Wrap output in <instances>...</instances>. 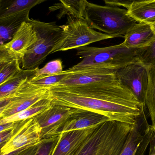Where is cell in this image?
<instances>
[{
  "mask_svg": "<svg viewBox=\"0 0 155 155\" xmlns=\"http://www.w3.org/2000/svg\"><path fill=\"white\" fill-rule=\"evenodd\" d=\"M52 103L90 111L133 125L145 105L118 79L84 85L49 87Z\"/></svg>",
  "mask_w": 155,
  "mask_h": 155,
  "instance_id": "1",
  "label": "cell"
},
{
  "mask_svg": "<svg viewBox=\"0 0 155 155\" xmlns=\"http://www.w3.org/2000/svg\"><path fill=\"white\" fill-rule=\"evenodd\" d=\"M37 36L36 42L26 52L21 60L22 70L39 67L59 40L62 29L55 22H45L30 19Z\"/></svg>",
  "mask_w": 155,
  "mask_h": 155,
  "instance_id": "5",
  "label": "cell"
},
{
  "mask_svg": "<svg viewBox=\"0 0 155 155\" xmlns=\"http://www.w3.org/2000/svg\"><path fill=\"white\" fill-rule=\"evenodd\" d=\"M155 154V132L150 143L149 155Z\"/></svg>",
  "mask_w": 155,
  "mask_h": 155,
  "instance_id": "36",
  "label": "cell"
},
{
  "mask_svg": "<svg viewBox=\"0 0 155 155\" xmlns=\"http://www.w3.org/2000/svg\"><path fill=\"white\" fill-rule=\"evenodd\" d=\"M86 0L60 1L49 7L51 12L59 11L57 17L61 19L65 15L83 19V13Z\"/></svg>",
  "mask_w": 155,
  "mask_h": 155,
  "instance_id": "20",
  "label": "cell"
},
{
  "mask_svg": "<svg viewBox=\"0 0 155 155\" xmlns=\"http://www.w3.org/2000/svg\"><path fill=\"white\" fill-rule=\"evenodd\" d=\"M109 121L107 117L100 114L79 109L63 126L59 135L61 133L86 129Z\"/></svg>",
  "mask_w": 155,
  "mask_h": 155,
  "instance_id": "14",
  "label": "cell"
},
{
  "mask_svg": "<svg viewBox=\"0 0 155 155\" xmlns=\"http://www.w3.org/2000/svg\"><path fill=\"white\" fill-rule=\"evenodd\" d=\"M76 50L77 55L82 60L70 68L71 70L99 68L118 70L138 63L137 49L127 48L123 43L105 47L84 46Z\"/></svg>",
  "mask_w": 155,
  "mask_h": 155,
  "instance_id": "3",
  "label": "cell"
},
{
  "mask_svg": "<svg viewBox=\"0 0 155 155\" xmlns=\"http://www.w3.org/2000/svg\"><path fill=\"white\" fill-rule=\"evenodd\" d=\"M147 68L148 85L145 106L152 122L151 125L155 132V65Z\"/></svg>",
  "mask_w": 155,
  "mask_h": 155,
  "instance_id": "23",
  "label": "cell"
},
{
  "mask_svg": "<svg viewBox=\"0 0 155 155\" xmlns=\"http://www.w3.org/2000/svg\"><path fill=\"white\" fill-rule=\"evenodd\" d=\"M21 65V60L15 59L4 66L0 71V86L20 72L22 70Z\"/></svg>",
  "mask_w": 155,
  "mask_h": 155,
  "instance_id": "26",
  "label": "cell"
},
{
  "mask_svg": "<svg viewBox=\"0 0 155 155\" xmlns=\"http://www.w3.org/2000/svg\"><path fill=\"white\" fill-rule=\"evenodd\" d=\"M150 25H151V27H152V29H153V31L154 32L155 34V22Z\"/></svg>",
  "mask_w": 155,
  "mask_h": 155,
  "instance_id": "37",
  "label": "cell"
},
{
  "mask_svg": "<svg viewBox=\"0 0 155 155\" xmlns=\"http://www.w3.org/2000/svg\"><path fill=\"white\" fill-rule=\"evenodd\" d=\"M15 59H18L17 56L6 46V45H0V71L6 65Z\"/></svg>",
  "mask_w": 155,
  "mask_h": 155,
  "instance_id": "29",
  "label": "cell"
},
{
  "mask_svg": "<svg viewBox=\"0 0 155 155\" xmlns=\"http://www.w3.org/2000/svg\"><path fill=\"white\" fill-rule=\"evenodd\" d=\"M52 105L51 102L48 98L41 100L25 110L8 117L0 118V125L8 123L21 122L32 118L50 109Z\"/></svg>",
  "mask_w": 155,
  "mask_h": 155,
  "instance_id": "19",
  "label": "cell"
},
{
  "mask_svg": "<svg viewBox=\"0 0 155 155\" xmlns=\"http://www.w3.org/2000/svg\"><path fill=\"white\" fill-rule=\"evenodd\" d=\"M41 142L35 145L26 148V149L24 150L22 152H21L17 155H35L36 154L37 151H38Z\"/></svg>",
  "mask_w": 155,
  "mask_h": 155,
  "instance_id": "32",
  "label": "cell"
},
{
  "mask_svg": "<svg viewBox=\"0 0 155 155\" xmlns=\"http://www.w3.org/2000/svg\"><path fill=\"white\" fill-rule=\"evenodd\" d=\"M45 1V0H1L0 17L23 11H30L33 7Z\"/></svg>",
  "mask_w": 155,
  "mask_h": 155,
  "instance_id": "22",
  "label": "cell"
},
{
  "mask_svg": "<svg viewBox=\"0 0 155 155\" xmlns=\"http://www.w3.org/2000/svg\"><path fill=\"white\" fill-rule=\"evenodd\" d=\"M30 80L25 82L17 89L15 96L0 115V118L15 114L25 110L41 100L48 99L49 88L35 85L31 83Z\"/></svg>",
  "mask_w": 155,
  "mask_h": 155,
  "instance_id": "8",
  "label": "cell"
},
{
  "mask_svg": "<svg viewBox=\"0 0 155 155\" xmlns=\"http://www.w3.org/2000/svg\"><path fill=\"white\" fill-rule=\"evenodd\" d=\"M61 34L50 54L78 49L95 42L116 38L91 28L84 19L68 16L66 23L60 25Z\"/></svg>",
  "mask_w": 155,
  "mask_h": 155,
  "instance_id": "6",
  "label": "cell"
},
{
  "mask_svg": "<svg viewBox=\"0 0 155 155\" xmlns=\"http://www.w3.org/2000/svg\"><path fill=\"white\" fill-rule=\"evenodd\" d=\"M41 128L34 117L21 121L14 128V133L1 150L9 154L25 147L37 144L41 140Z\"/></svg>",
  "mask_w": 155,
  "mask_h": 155,
  "instance_id": "10",
  "label": "cell"
},
{
  "mask_svg": "<svg viewBox=\"0 0 155 155\" xmlns=\"http://www.w3.org/2000/svg\"><path fill=\"white\" fill-rule=\"evenodd\" d=\"M94 126L82 130L61 133L51 155H72Z\"/></svg>",
  "mask_w": 155,
  "mask_h": 155,
  "instance_id": "15",
  "label": "cell"
},
{
  "mask_svg": "<svg viewBox=\"0 0 155 155\" xmlns=\"http://www.w3.org/2000/svg\"><path fill=\"white\" fill-rule=\"evenodd\" d=\"M150 155H155V154H151Z\"/></svg>",
  "mask_w": 155,
  "mask_h": 155,
  "instance_id": "38",
  "label": "cell"
},
{
  "mask_svg": "<svg viewBox=\"0 0 155 155\" xmlns=\"http://www.w3.org/2000/svg\"><path fill=\"white\" fill-rule=\"evenodd\" d=\"M83 19L93 29L115 37H124L137 22L129 16L126 9L101 5L86 0Z\"/></svg>",
  "mask_w": 155,
  "mask_h": 155,
  "instance_id": "4",
  "label": "cell"
},
{
  "mask_svg": "<svg viewBox=\"0 0 155 155\" xmlns=\"http://www.w3.org/2000/svg\"><path fill=\"white\" fill-rule=\"evenodd\" d=\"M123 43L127 48L137 49L146 46L155 38V34L150 24L137 22L128 30Z\"/></svg>",
  "mask_w": 155,
  "mask_h": 155,
  "instance_id": "16",
  "label": "cell"
},
{
  "mask_svg": "<svg viewBox=\"0 0 155 155\" xmlns=\"http://www.w3.org/2000/svg\"><path fill=\"white\" fill-rule=\"evenodd\" d=\"M58 137L42 140L35 155H51L58 141Z\"/></svg>",
  "mask_w": 155,
  "mask_h": 155,
  "instance_id": "28",
  "label": "cell"
},
{
  "mask_svg": "<svg viewBox=\"0 0 155 155\" xmlns=\"http://www.w3.org/2000/svg\"><path fill=\"white\" fill-rule=\"evenodd\" d=\"M1 0H0V3H1Z\"/></svg>",
  "mask_w": 155,
  "mask_h": 155,
  "instance_id": "39",
  "label": "cell"
},
{
  "mask_svg": "<svg viewBox=\"0 0 155 155\" xmlns=\"http://www.w3.org/2000/svg\"><path fill=\"white\" fill-rule=\"evenodd\" d=\"M78 110L52 104L50 109L34 117L41 128V140L59 136L63 126Z\"/></svg>",
  "mask_w": 155,
  "mask_h": 155,
  "instance_id": "9",
  "label": "cell"
},
{
  "mask_svg": "<svg viewBox=\"0 0 155 155\" xmlns=\"http://www.w3.org/2000/svg\"><path fill=\"white\" fill-rule=\"evenodd\" d=\"M127 11L137 22L151 24L155 22V0L132 1Z\"/></svg>",
  "mask_w": 155,
  "mask_h": 155,
  "instance_id": "18",
  "label": "cell"
},
{
  "mask_svg": "<svg viewBox=\"0 0 155 155\" xmlns=\"http://www.w3.org/2000/svg\"><path fill=\"white\" fill-rule=\"evenodd\" d=\"M14 133V128L0 133V144L7 142L12 136Z\"/></svg>",
  "mask_w": 155,
  "mask_h": 155,
  "instance_id": "33",
  "label": "cell"
},
{
  "mask_svg": "<svg viewBox=\"0 0 155 155\" xmlns=\"http://www.w3.org/2000/svg\"><path fill=\"white\" fill-rule=\"evenodd\" d=\"M20 122L8 123L1 125H0V133L7 131V130H12L15 127H16L18 125Z\"/></svg>",
  "mask_w": 155,
  "mask_h": 155,
  "instance_id": "34",
  "label": "cell"
},
{
  "mask_svg": "<svg viewBox=\"0 0 155 155\" xmlns=\"http://www.w3.org/2000/svg\"><path fill=\"white\" fill-rule=\"evenodd\" d=\"M132 2V1H118V0H111V1L110 0H105L104 1L105 3L106 4V5L118 6V7L123 6V7L126 8L127 10L128 9Z\"/></svg>",
  "mask_w": 155,
  "mask_h": 155,
  "instance_id": "30",
  "label": "cell"
},
{
  "mask_svg": "<svg viewBox=\"0 0 155 155\" xmlns=\"http://www.w3.org/2000/svg\"><path fill=\"white\" fill-rule=\"evenodd\" d=\"M133 126L114 121L94 126L72 155H119Z\"/></svg>",
  "mask_w": 155,
  "mask_h": 155,
  "instance_id": "2",
  "label": "cell"
},
{
  "mask_svg": "<svg viewBox=\"0 0 155 155\" xmlns=\"http://www.w3.org/2000/svg\"><path fill=\"white\" fill-rule=\"evenodd\" d=\"M62 62L61 59L53 60L41 68H37L35 77L41 76L51 75L63 71Z\"/></svg>",
  "mask_w": 155,
  "mask_h": 155,
  "instance_id": "27",
  "label": "cell"
},
{
  "mask_svg": "<svg viewBox=\"0 0 155 155\" xmlns=\"http://www.w3.org/2000/svg\"><path fill=\"white\" fill-rule=\"evenodd\" d=\"M37 34L30 21L24 22L17 30L12 40L6 45L19 60L36 42Z\"/></svg>",
  "mask_w": 155,
  "mask_h": 155,
  "instance_id": "13",
  "label": "cell"
},
{
  "mask_svg": "<svg viewBox=\"0 0 155 155\" xmlns=\"http://www.w3.org/2000/svg\"><path fill=\"white\" fill-rule=\"evenodd\" d=\"M37 68L32 70H22L6 83L0 86V100L13 93L23 84L34 77Z\"/></svg>",
  "mask_w": 155,
  "mask_h": 155,
  "instance_id": "21",
  "label": "cell"
},
{
  "mask_svg": "<svg viewBox=\"0 0 155 155\" xmlns=\"http://www.w3.org/2000/svg\"><path fill=\"white\" fill-rule=\"evenodd\" d=\"M136 53L139 63L147 68L155 65V38L146 46L137 49Z\"/></svg>",
  "mask_w": 155,
  "mask_h": 155,
  "instance_id": "25",
  "label": "cell"
},
{
  "mask_svg": "<svg viewBox=\"0 0 155 155\" xmlns=\"http://www.w3.org/2000/svg\"><path fill=\"white\" fill-rule=\"evenodd\" d=\"M148 116L144 105L133 125L119 155H145L155 132L148 123Z\"/></svg>",
  "mask_w": 155,
  "mask_h": 155,
  "instance_id": "7",
  "label": "cell"
},
{
  "mask_svg": "<svg viewBox=\"0 0 155 155\" xmlns=\"http://www.w3.org/2000/svg\"><path fill=\"white\" fill-rule=\"evenodd\" d=\"M68 70L70 72L69 75L54 86L84 85L117 79L116 72L117 70L99 68L77 70H71L69 68Z\"/></svg>",
  "mask_w": 155,
  "mask_h": 155,
  "instance_id": "12",
  "label": "cell"
},
{
  "mask_svg": "<svg viewBox=\"0 0 155 155\" xmlns=\"http://www.w3.org/2000/svg\"><path fill=\"white\" fill-rule=\"evenodd\" d=\"M5 143H6V142L0 144V155H17L18 154L20 153H21V152H22L24 150L26 149V148H28V147H30L32 146H29L25 147H22V148L18 149V150H16V151L12 152V153H10L6 154H2L1 153V150H2V148L3 147L5 144Z\"/></svg>",
  "mask_w": 155,
  "mask_h": 155,
  "instance_id": "35",
  "label": "cell"
},
{
  "mask_svg": "<svg viewBox=\"0 0 155 155\" xmlns=\"http://www.w3.org/2000/svg\"><path fill=\"white\" fill-rule=\"evenodd\" d=\"M116 76L137 100L145 105L148 85L147 68L139 63L131 64L117 70Z\"/></svg>",
  "mask_w": 155,
  "mask_h": 155,
  "instance_id": "11",
  "label": "cell"
},
{
  "mask_svg": "<svg viewBox=\"0 0 155 155\" xmlns=\"http://www.w3.org/2000/svg\"><path fill=\"white\" fill-rule=\"evenodd\" d=\"M16 90V91H17ZM16 91L12 94L10 95L7 97H5L0 100V115L3 112L4 110L6 108L7 106L12 102V100L16 95Z\"/></svg>",
  "mask_w": 155,
  "mask_h": 155,
  "instance_id": "31",
  "label": "cell"
},
{
  "mask_svg": "<svg viewBox=\"0 0 155 155\" xmlns=\"http://www.w3.org/2000/svg\"><path fill=\"white\" fill-rule=\"evenodd\" d=\"M70 74L69 70L51 75L41 76L34 77L30 80L31 83L42 87L49 88L55 86L61 83Z\"/></svg>",
  "mask_w": 155,
  "mask_h": 155,
  "instance_id": "24",
  "label": "cell"
},
{
  "mask_svg": "<svg viewBox=\"0 0 155 155\" xmlns=\"http://www.w3.org/2000/svg\"><path fill=\"white\" fill-rule=\"evenodd\" d=\"M30 11H25L0 17V45L10 42L24 22H29Z\"/></svg>",
  "mask_w": 155,
  "mask_h": 155,
  "instance_id": "17",
  "label": "cell"
}]
</instances>
